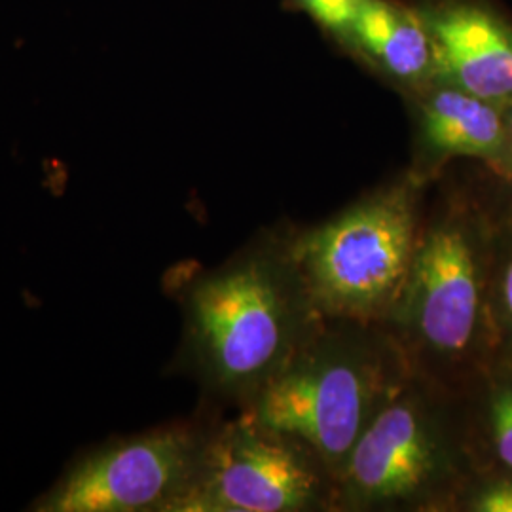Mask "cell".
Segmentation results:
<instances>
[{
	"instance_id": "obj_1",
	"label": "cell",
	"mask_w": 512,
	"mask_h": 512,
	"mask_svg": "<svg viewBox=\"0 0 512 512\" xmlns=\"http://www.w3.org/2000/svg\"><path fill=\"white\" fill-rule=\"evenodd\" d=\"M164 281L181 311L167 368L219 412L251 403L325 319L296 262L291 228L258 232L215 268L177 264Z\"/></svg>"
},
{
	"instance_id": "obj_2",
	"label": "cell",
	"mask_w": 512,
	"mask_h": 512,
	"mask_svg": "<svg viewBox=\"0 0 512 512\" xmlns=\"http://www.w3.org/2000/svg\"><path fill=\"white\" fill-rule=\"evenodd\" d=\"M403 291L384 321L414 374L461 393L494 361L490 310L501 207L435 181Z\"/></svg>"
},
{
	"instance_id": "obj_3",
	"label": "cell",
	"mask_w": 512,
	"mask_h": 512,
	"mask_svg": "<svg viewBox=\"0 0 512 512\" xmlns=\"http://www.w3.org/2000/svg\"><path fill=\"white\" fill-rule=\"evenodd\" d=\"M384 323L325 317L287 366L238 412L304 440L338 473L410 378Z\"/></svg>"
},
{
	"instance_id": "obj_4",
	"label": "cell",
	"mask_w": 512,
	"mask_h": 512,
	"mask_svg": "<svg viewBox=\"0 0 512 512\" xmlns=\"http://www.w3.org/2000/svg\"><path fill=\"white\" fill-rule=\"evenodd\" d=\"M476 469L458 393L412 372L338 473L336 512H452Z\"/></svg>"
},
{
	"instance_id": "obj_5",
	"label": "cell",
	"mask_w": 512,
	"mask_h": 512,
	"mask_svg": "<svg viewBox=\"0 0 512 512\" xmlns=\"http://www.w3.org/2000/svg\"><path fill=\"white\" fill-rule=\"evenodd\" d=\"M431 188L406 167L330 219L291 228L296 262L325 317L384 323L410 272Z\"/></svg>"
},
{
	"instance_id": "obj_6",
	"label": "cell",
	"mask_w": 512,
	"mask_h": 512,
	"mask_svg": "<svg viewBox=\"0 0 512 512\" xmlns=\"http://www.w3.org/2000/svg\"><path fill=\"white\" fill-rule=\"evenodd\" d=\"M219 410L105 440L65 467L35 512H181Z\"/></svg>"
},
{
	"instance_id": "obj_7",
	"label": "cell",
	"mask_w": 512,
	"mask_h": 512,
	"mask_svg": "<svg viewBox=\"0 0 512 512\" xmlns=\"http://www.w3.org/2000/svg\"><path fill=\"white\" fill-rule=\"evenodd\" d=\"M336 488L304 440L245 412L219 414L181 512H336Z\"/></svg>"
},
{
	"instance_id": "obj_8",
	"label": "cell",
	"mask_w": 512,
	"mask_h": 512,
	"mask_svg": "<svg viewBox=\"0 0 512 512\" xmlns=\"http://www.w3.org/2000/svg\"><path fill=\"white\" fill-rule=\"evenodd\" d=\"M403 101L410 118L408 169L418 179L433 184L452 162L473 160L511 184L505 107L442 82H431Z\"/></svg>"
},
{
	"instance_id": "obj_9",
	"label": "cell",
	"mask_w": 512,
	"mask_h": 512,
	"mask_svg": "<svg viewBox=\"0 0 512 512\" xmlns=\"http://www.w3.org/2000/svg\"><path fill=\"white\" fill-rule=\"evenodd\" d=\"M429 33L437 78L507 107L512 101V21L490 0H410Z\"/></svg>"
},
{
	"instance_id": "obj_10",
	"label": "cell",
	"mask_w": 512,
	"mask_h": 512,
	"mask_svg": "<svg viewBox=\"0 0 512 512\" xmlns=\"http://www.w3.org/2000/svg\"><path fill=\"white\" fill-rule=\"evenodd\" d=\"M340 54L401 99L437 78L431 38L410 0H363Z\"/></svg>"
},
{
	"instance_id": "obj_11",
	"label": "cell",
	"mask_w": 512,
	"mask_h": 512,
	"mask_svg": "<svg viewBox=\"0 0 512 512\" xmlns=\"http://www.w3.org/2000/svg\"><path fill=\"white\" fill-rule=\"evenodd\" d=\"M458 395L476 467L512 473V363L494 359Z\"/></svg>"
},
{
	"instance_id": "obj_12",
	"label": "cell",
	"mask_w": 512,
	"mask_h": 512,
	"mask_svg": "<svg viewBox=\"0 0 512 512\" xmlns=\"http://www.w3.org/2000/svg\"><path fill=\"white\" fill-rule=\"evenodd\" d=\"M490 310L494 327V359L512 363V207H501L495 222Z\"/></svg>"
},
{
	"instance_id": "obj_13",
	"label": "cell",
	"mask_w": 512,
	"mask_h": 512,
	"mask_svg": "<svg viewBox=\"0 0 512 512\" xmlns=\"http://www.w3.org/2000/svg\"><path fill=\"white\" fill-rule=\"evenodd\" d=\"M452 512H512V473L478 467L463 486Z\"/></svg>"
},
{
	"instance_id": "obj_14",
	"label": "cell",
	"mask_w": 512,
	"mask_h": 512,
	"mask_svg": "<svg viewBox=\"0 0 512 512\" xmlns=\"http://www.w3.org/2000/svg\"><path fill=\"white\" fill-rule=\"evenodd\" d=\"M363 0H285L287 10L310 19L317 31L340 52Z\"/></svg>"
},
{
	"instance_id": "obj_15",
	"label": "cell",
	"mask_w": 512,
	"mask_h": 512,
	"mask_svg": "<svg viewBox=\"0 0 512 512\" xmlns=\"http://www.w3.org/2000/svg\"><path fill=\"white\" fill-rule=\"evenodd\" d=\"M505 118H507V129H509V143H511V154H512V101L505 107ZM512 188V181L509 184Z\"/></svg>"
}]
</instances>
